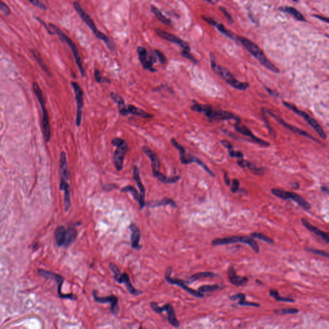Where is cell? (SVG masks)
Returning <instances> with one entry per match:
<instances>
[{
  "mask_svg": "<svg viewBox=\"0 0 329 329\" xmlns=\"http://www.w3.org/2000/svg\"><path fill=\"white\" fill-rule=\"evenodd\" d=\"M73 7L75 9L76 12H77L79 17L82 19V21L88 25V27L92 30V32L95 34V37L98 39L102 40L104 43L106 45L107 47L111 52H113L115 51V45L113 41V40L110 39L108 35L104 34L103 32H100L97 28L94 22L93 19L91 18L90 15L87 14L84 10L80 6V3L77 1H75L73 3Z\"/></svg>",
  "mask_w": 329,
  "mask_h": 329,
  "instance_id": "obj_1",
  "label": "cell"
},
{
  "mask_svg": "<svg viewBox=\"0 0 329 329\" xmlns=\"http://www.w3.org/2000/svg\"><path fill=\"white\" fill-rule=\"evenodd\" d=\"M154 53H155L156 56V58H158V60H160V62L161 64H165L167 63V58L162 52H161L160 51L158 50H154Z\"/></svg>",
  "mask_w": 329,
  "mask_h": 329,
  "instance_id": "obj_47",
  "label": "cell"
},
{
  "mask_svg": "<svg viewBox=\"0 0 329 329\" xmlns=\"http://www.w3.org/2000/svg\"><path fill=\"white\" fill-rule=\"evenodd\" d=\"M202 18L205 20L206 22H207L208 24L212 25V26L217 28V29L219 32H221L223 34L225 35L227 37H229V39H233L235 41L237 40V35L233 34V33L231 32L230 31H229L228 30H227L226 28L224 27V26L223 24L219 23L218 22H217L216 21H214L213 19L210 18V17H206L203 16Z\"/></svg>",
  "mask_w": 329,
  "mask_h": 329,
  "instance_id": "obj_24",
  "label": "cell"
},
{
  "mask_svg": "<svg viewBox=\"0 0 329 329\" xmlns=\"http://www.w3.org/2000/svg\"><path fill=\"white\" fill-rule=\"evenodd\" d=\"M219 287V285H215V284H214V285H202V286H201L199 288L198 292L203 294V293L214 291V290L218 289Z\"/></svg>",
  "mask_w": 329,
  "mask_h": 329,
  "instance_id": "obj_41",
  "label": "cell"
},
{
  "mask_svg": "<svg viewBox=\"0 0 329 329\" xmlns=\"http://www.w3.org/2000/svg\"><path fill=\"white\" fill-rule=\"evenodd\" d=\"M33 90H34L35 95H36L37 100L39 101L41 106L43 113L42 126H43V135H44L45 141L47 142H48L50 141L51 138V129L50 126L49 117H48V111L45 107L44 96H43V92L40 89L39 85H38L37 83L35 82L33 83Z\"/></svg>",
  "mask_w": 329,
  "mask_h": 329,
  "instance_id": "obj_5",
  "label": "cell"
},
{
  "mask_svg": "<svg viewBox=\"0 0 329 329\" xmlns=\"http://www.w3.org/2000/svg\"><path fill=\"white\" fill-rule=\"evenodd\" d=\"M240 186V182L238 179H232V183L231 187V191L233 193H236L239 190Z\"/></svg>",
  "mask_w": 329,
  "mask_h": 329,
  "instance_id": "obj_51",
  "label": "cell"
},
{
  "mask_svg": "<svg viewBox=\"0 0 329 329\" xmlns=\"http://www.w3.org/2000/svg\"><path fill=\"white\" fill-rule=\"evenodd\" d=\"M113 273L114 276V279H115L117 282H119L120 284H123V283L125 284L127 290H128V291L131 293V294L134 295H140L142 294V291L135 289L133 287V285L131 284L129 275L126 273H121V272L120 271L119 269H114Z\"/></svg>",
  "mask_w": 329,
  "mask_h": 329,
  "instance_id": "obj_19",
  "label": "cell"
},
{
  "mask_svg": "<svg viewBox=\"0 0 329 329\" xmlns=\"http://www.w3.org/2000/svg\"><path fill=\"white\" fill-rule=\"evenodd\" d=\"M111 144L116 147L114 152L113 162L114 166L118 171H121L123 168L125 155L128 149V145L124 140L120 138H115L112 140Z\"/></svg>",
  "mask_w": 329,
  "mask_h": 329,
  "instance_id": "obj_8",
  "label": "cell"
},
{
  "mask_svg": "<svg viewBox=\"0 0 329 329\" xmlns=\"http://www.w3.org/2000/svg\"><path fill=\"white\" fill-rule=\"evenodd\" d=\"M228 274L229 281L232 284L236 286H242L247 284L248 279L246 277L240 276L237 275L233 267H229L228 269Z\"/></svg>",
  "mask_w": 329,
  "mask_h": 329,
  "instance_id": "obj_25",
  "label": "cell"
},
{
  "mask_svg": "<svg viewBox=\"0 0 329 329\" xmlns=\"http://www.w3.org/2000/svg\"><path fill=\"white\" fill-rule=\"evenodd\" d=\"M283 104H284V105L285 107H287V108H289L292 111H294L295 113H296L299 116L303 117V119H304L312 127L313 129L314 130L316 133L320 136V138H321L323 140L326 139V134L325 133V132L324 131L322 127H321L320 125L318 123V122L316 121L315 119H314L312 117H311L309 114H308L307 113H305V112L302 110H300L299 109L297 108L296 107L292 105L291 104L287 102H283Z\"/></svg>",
  "mask_w": 329,
  "mask_h": 329,
  "instance_id": "obj_9",
  "label": "cell"
},
{
  "mask_svg": "<svg viewBox=\"0 0 329 329\" xmlns=\"http://www.w3.org/2000/svg\"><path fill=\"white\" fill-rule=\"evenodd\" d=\"M261 111H262V118H263V120L264 122L265 125H266L267 130H268L270 136H271L272 138H276V132L274 131V130L272 128L271 126H270L269 122L268 121V120H267V118L266 116V111H265V109L264 108H262Z\"/></svg>",
  "mask_w": 329,
  "mask_h": 329,
  "instance_id": "obj_39",
  "label": "cell"
},
{
  "mask_svg": "<svg viewBox=\"0 0 329 329\" xmlns=\"http://www.w3.org/2000/svg\"><path fill=\"white\" fill-rule=\"evenodd\" d=\"M271 193L273 195H274L277 197L282 199H291L292 201H294L295 203H296L301 207L305 209V210H310L311 208V205H310V203H308L307 201L296 193L287 192V191L277 189V188L272 189Z\"/></svg>",
  "mask_w": 329,
  "mask_h": 329,
  "instance_id": "obj_10",
  "label": "cell"
},
{
  "mask_svg": "<svg viewBox=\"0 0 329 329\" xmlns=\"http://www.w3.org/2000/svg\"><path fill=\"white\" fill-rule=\"evenodd\" d=\"M117 187H117V185H116L115 184H108L104 186L103 189L106 191H111L114 189H116V188H117Z\"/></svg>",
  "mask_w": 329,
  "mask_h": 329,
  "instance_id": "obj_57",
  "label": "cell"
},
{
  "mask_svg": "<svg viewBox=\"0 0 329 329\" xmlns=\"http://www.w3.org/2000/svg\"><path fill=\"white\" fill-rule=\"evenodd\" d=\"M29 2L30 3H32V5H34V6L38 7V8H39L42 10H47V7H46L44 4H43L41 1H38V0H30Z\"/></svg>",
  "mask_w": 329,
  "mask_h": 329,
  "instance_id": "obj_52",
  "label": "cell"
},
{
  "mask_svg": "<svg viewBox=\"0 0 329 329\" xmlns=\"http://www.w3.org/2000/svg\"><path fill=\"white\" fill-rule=\"evenodd\" d=\"M39 273L43 276V277L46 278H50L54 280L55 281L57 282V288H58V296L62 298H68V299L70 300H76V297L73 294H64L61 292V288H62V285L64 282V278L61 276L60 275L54 273H52L48 271H45L43 269H39Z\"/></svg>",
  "mask_w": 329,
  "mask_h": 329,
  "instance_id": "obj_15",
  "label": "cell"
},
{
  "mask_svg": "<svg viewBox=\"0 0 329 329\" xmlns=\"http://www.w3.org/2000/svg\"><path fill=\"white\" fill-rule=\"evenodd\" d=\"M166 205H170L171 206H172V207H174V208L177 207V205H176V203H175V201L174 200H172V199H169V198H164L162 200L152 201V202H150L149 204V206H150V207H152V208L158 207V206H166Z\"/></svg>",
  "mask_w": 329,
  "mask_h": 329,
  "instance_id": "obj_34",
  "label": "cell"
},
{
  "mask_svg": "<svg viewBox=\"0 0 329 329\" xmlns=\"http://www.w3.org/2000/svg\"><path fill=\"white\" fill-rule=\"evenodd\" d=\"M279 10L281 12L290 14L297 20H299V21H306V19L304 16H303L299 11H297L295 8H294V7L289 6L280 7H279Z\"/></svg>",
  "mask_w": 329,
  "mask_h": 329,
  "instance_id": "obj_31",
  "label": "cell"
},
{
  "mask_svg": "<svg viewBox=\"0 0 329 329\" xmlns=\"http://www.w3.org/2000/svg\"><path fill=\"white\" fill-rule=\"evenodd\" d=\"M221 144L223 145L224 147H226L228 150H230L231 149H233L232 145L229 142L226 141V140H221Z\"/></svg>",
  "mask_w": 329,
  "mask_h": 329,
  "instance_id": "obj_58",
  "label": "cell"
},
{
  "mask_svg": "<svg viewBox=\"0 0 329 329\" xmlns=\"http://www.w3.org/2000/svg\"><path fill=\"white\" fill-rule=\"evenodd\" d=\"M321 190L323 191V192H325L326 193H328V188L326 187H321Z\"/></svg>",
  "mask_w": 329,
  "mask_h": 329,
  "instance_id": "obj_62",
  "label": "cell"
},
{
  "mask_svg": "<svg viewBox=\"0 0 329 329\" xmlns=\"http://www.w3.org/2000/svg\"><path fill=\"white\" fill-rule=\"evenodd\" d=\"M71 86L75 91V100L77 106V113L76 116V125L77 127L80 126L82 122V108L84 106V93L80 86L76 82H71Z\"/></svg>",
  "mask_w": 329,
  "mask_h": 329,
  "instance_id": "obj_14",
  "label": "cell"
},
{
  "mask_svg": "<svg viewBox=\"0 0 329 329\" xmlns=\"http://www.w3.org/2000/svg\"><path fill=\"white\" fill-rule=\"evenodd\" d=\"M133 178L140 190V198L138 203L140 209H142L145 205V189L144 185L142 184L141 179H140V170L136 166H134L133 167Z\"/></svg>",
  "mask_w": 329,
  "mask_h": 329,
  "instance_id": "obj_21",
  "label": "cell"
},
{
  "mask_svg": "<svg viewBox=\"0 0 329 329\" xmlns=\"http://www.w3.org/2000/svg\"><path fill=\"white\" fill-rule=\"evenodd\" d=\"M94 76H95V79L96 82L98 83H111L110 79L106 77H102L101 76L100 71H99L98 69H95V72H94Z\"/></svg>",
  "mask_w": 329,
  "mask_h": 329,
  "instance_id": "obj_44",
  "label": "cell"
},
{
  "mask_svg": "<svg viewBox=\"0 0 329 329\" xmlns=\"http://www.w3.org/2000/svg\"><path fill=\"white\" fill-rule=\"evenodd\" d=\"M224 182H225V183L227 185L229 186V185H230V179H229V177L228 176V174L227 172H224Z\"/></svg>",
  "mask_w": 329,
  "mask_h": 329,
  "instance_id": "obj_59",
  "label": "cell"
},
{
  "mask_svg": "<svg viewBox=\"0 0 329 329\" xmlns=\"http://www.w3.org/2000/svg\"><path fill=\"white\" fill-rule=\"evenodd\" d=\"M237 163L240 167L242 168H248L252 173L256 175H261L264 174V169L262 168L257 167L255 165L248 162V161L242 159L237 161Z\"/></svg>",
  "mask_w": 329,
  "mask_h": 329,
  "instance_id": "obj_29",
  "label": "cell"
},
{
  "mask_svg": "<svg viewBox=\"0 0 329 329\" xmlns=\"http://www.w3.org/2000/svg\"><path fill=\"white\" fill-rule=\"evenodd\" d=\"M0 9L7 15H9L11 14V10H10L9 7L5 3L1 1H0Z\"/></svg>",
  "mask_w": 329,
  "mask_h": 329,
  "instance_id": "obj_55",
  "label": "cell"
},
{
  "mask_svg": "<svg viewBox=\"0 0 329 329\" xmlns=\"http://www.w3.org/2000/svg\"><path fill=\"white\" fill-rule=\"evenodd\" d=\"M118 108L119 113L122 116L132 114V115L138 116L144 118H151L153 117V115H152V114L147 113L146 111H144L143 109L136 108V107H135L133 105L129 104V105L126 106L124 101L118 104Z\"/></svg>",
  "mask_w": 329,
  "mask_h": 329,
  "instance_id": "obj_12",
  "label": "cell"
},
{
  "mask_svg": "<svg viewBox=\"0 0 329 329\" xmlns=\"http://www.w3.org/2000/svg\"><path fill=\"white\" fill-rule=\"evenodd\" d=\"M129 228L131 229L132 233L131 237L132 248L135 249H139L141 248V246H140V237H141L140 229L134 224H131L129 226Z\"/></svg>",
  "mask_w": 329,
  "mask_h": 329,
  "instance_id": "obj_28",
  "label": "cell"
},
{
  "mask_svg": "<svg viewBox=\"0 0 329 329\" xmlns=\"http://www.w3.org/2000/svg\"><path fill=\"white\" fill-rule=\"evenodd\" d=\"M237 41L241 43L245 47V48H246V49L248 50V52L256 58V59L259 61V62L261 63L262 65L265 66V67L268 69L269 70L271 71L272 72L276 73H279L278 69L271 62V61L266 57V55H265L264 52H262V50L259 48L258 45H257L255 44V43L251 41V40H249L248 38L242 36H237Z\"/></svg>",
  "mask_w": 329,
  "mask_h": 329,
  "instance_id": "obj_3",
  "label": "cell"
},
{
  "mask_svg": "<svg viewBox=\"0 0 329 329\" xmlns=\"http://www.w3.org/2000/svg\"><path fill=\"white\" fill-rule=\"evenodd\" d=\"M265 111H266V113H267V114H269L270 116H272L274 120H276L280 124H281L282 126L285 127V128H287V129L290 130V131H291L292 132H294V133H296L298 134L301 135V136H303L304 137L307 138L312 140H313V141H314L316 142H318V143L320 142L318 140H316L315 138H314L312 135H310L309 133H308V132H307L305 131H303V130H302L299 128H298L297 127L294 126H292V125H290L289 124L287 123V122H285L284 120H283V118H282L279 115L275 114L273 111L269 110V109H265Z\"/></svg>",
  "mask_w": 329,
  "mask_h": 329,
  "instance_id": "obj_13",
  "label": "cell"
},
{
  "mask_svg": "<svg viewBox=\"0 0 329 329\" xmlns=\"http://www.w3.org/2000/svg\"><path fill=\"white\" fill-rule=\"evenodd\" d=\"M215 276H216V274H214L213 273L201 272V273H196L195 274L192 275V276L190 277L189 282L192 283L193 282L196 281V280H197L199 279H201V278H208V277L213 278V277H215Z\"/></svg>",
  "mask_w": 329,
  "mask_h": 329,
  "instance_id": "obj_37",
  "label": "cell"
},
{
  "mask_svg": "<svg viewBox=\"0 0 329 329\" xmlns=\"http://www.w3.org/2000/svg\"><path fill=\"white\" fill-rule=\"evenodd\" d=\"M228 152L229 156H230V157L231 158H240L241 160L243 159L244 155L242 154V152L241 151H235L233 149H231L230 150H228Z\"/></svg>",
  "mask_w": 329,
  "mask_h": 329,
  "instance_id": "obj_50",
  "label": "cell"
},
{
  "mask_svg": "<svg viewBox=\"0 0 329 329\" xmlns=\"http://www.w3.org/2000/svg\"><path fill=\"white\" fill-rule=\"evenodd\" d=\"M60 175L61 181L67 182L70 179V172L68 171L66 155L64 152L60 153Z\"/></svg>",
  "mask_w": 329,
  "mask_h": 329,
  "instance_id": "obj_26",
  "label": "cell"
},
{
  "mask_svg": "<svg viewBox=\"0 0 329 329\" xmlns=\"http://www.w3.org/2000/svg\"><path fill=\"white\" fill-rule=\"evenodd\" d=\"M150 11L155 15V16L157 17V19L159 20L160 22H162L163 24L167 25V26H169V25H170L172 24L171 20L169 18H168V17H165L158 7L154 6V5H150Z\"/></svg>",
  "mask_w": 329,
  "mask_h": 329,
  "instance_id": "obj_33",
  "label": "cell"
},
{
  "mask_svg": "<svg viewBox=\"0 0 329 329\" xmlns=\"http://www.w3.org/2000/svg\"><path fill=\"white\" fill-rule=\"evenodd\" d=\"M210 62H211V66L212 70L215 71V72L218 74V75L221 76V77L224 79L226 81L227 84H228L229 86L231 87L237 89L238 90L241 91H244L247 90L249 87V84L247 82H242L237 80L234 76L231 75V73L229 72V71L224 68L223 66L220 65H218L216 63L215 57V55H213V53H210Z\"/></svg>",
  "mask_w": 329,
  "mask_h": 329,
  "instance_id": "obj_4",
  "label": "cell"
},
{
  "mask_svg": "<svg viewBox=\"0 0 329 329\" xmlns=\"http://www.w3.org/2000/svg\"><path fill=\"white\" fill-rule=\"evenodd\" d=\"M265 89H266V91L270 94V95H271L274 96H278V93L277 92H275V91H273L272 90H271V89H269L268 88H265Z\"/></svg>",
  "mask_w": 329,
  "mask_h": 329,
  "instance_id": "obj_60",
  "label": "cell"
},
{
  "mask_svg": "<svg viewBox=\"0 0 329 329\" xmlns=\"http://www.w3.org/2000/svg\"><path fill=\"white\" fill-rule=\"evenodd\" d=\"M181 55L184 57L187 58V59L190 60L191 62H192L193 64H198V62H199L197 58H195L189 52H188V51L183 50L182 52H181Z\"/></svg>",
  "mask_w": 329,
  "mask_h": 329,
  "instance_id": "obj_48",
  "label": "cell"
},
{
  "mask_svg": "<svg viewBox=\"0 0 329 329\" xmlns=\"http://www.w3.org/2000/svg\"><path fill=\"white\" fill-rule=\"evenodd\" d=\"M94 299L96 302L100 303H111V312L114 314H117L119 312V306H118V298L115 296L111 295L106 297H98L97 296L95 292H93Z\"/></svg>",
  "mask_w": 329,
  "mask_h": 329,
  "instance_id": "obj_22",
  "label": "cell"
},
{
  "mask_svg": "<svg viewBox=\"0 0 329 329\" xmlns=\"http://www.w3.org/2000/svg\"><path fill=\"white\" fill-rule=\"evenodd\" d=\"M121 192H131L132 195V197L134 198V199L138 201H139V198H140L139 193H138V191L136 188H135L134 187H132V186L128 185V186H127V187H124L121 190Z\"/></svg>",
  "mask_w": 329,
  "mask_h": 329,
  "instance_id": "obj_42",
  "label": "cell"
},
{
  "mask_svg": "<svg viewBox=\"0 0 329 329\" xmlns=\"http://www.w3.org/2000/svg\"><path fill=\"white\" fill-rule=\"evenodd\" d=\"M155 32L160 37H162V39L168 41H169L170 43H175V44L179 45L180 47L183 48V50L188 51V52H190V46L188 45V43L187 42H185V41L181 39L179 37L176 36V35L165 32V30H163L160 29H156Z\"/></svg>",
  "mask_w": 329,
  "mask_h": 329,
  "instance_id": "obj_17",
  "label": "cell"
},
{
  "mask_svg": "<svg viewBox=\"0 0 329 329\" xmlns=\"http://www.w3.org/2000/svg\"><path fill=\"white\" fill-rule=\"evenodd\" d=\"M234 127L235 129L237 132H239V133L244 135V136L249 137L253 142L256 143V144L260 145H262V146L264 147L270 146V144L269 142L257 137L255 135H254L253 134V132L251 131L250 129L248 128L246 126H244V125L240 124V122H237V123L234 125Z\"/></svg>",
  "mask_w": 329,
  "mask_h": 329,
  "instance_id": "obj_20",
  "label": "cell"
},
{
  "mask_svg": "<svg viewBox=\"0 0 329 329\" xmlns=\"http://www.w3.org/2000/svg\"><path fill=\"white\" fill-rule=\"evenodd\" d=\"M274 312L278 315H284V314H296L298 312V310L296 308H282V309L274 310Z\"/></svg>",
  "mask_w": 329,
  "mask_h": 329,
  "instance_id": "obj_46",
  "label": "cell"
},
{
  "mask_svg": "<svg viewBox=\"0 0 329 329\" xmlns=\"http://www.w3.org/2000/svg\"><path fill=\"white\" fill-rule=\"evenodd\" d=\"M302 223L303 224V225L304 226L305 228L308 229V230H309L310 231L312 232V233L316 235L317 236L320 237L322 239L326 244L329 243V237H328V235L327 233L321 231V230H320V229L316 228V227L312 226V224H311L307 220H306L305 219H303V218L302 219Z\"/></svg>",
  "mask_w": 329,
  "mask_h": 329,
  "instance_id": "obj_27",
  "label": "cell"
},
{
  "mask_svg": "<svg viewBox=\"0 0 329 329\" xmlns=\"http://www.w3.org/2000/svg\"><path fill=\"white\" fill-rule=\"evenodd\" d=\"M244 243L248 244L252 248V249L256 253H259L260 248L257 242L255 241L253 238L248 236H231L224 238H220L214 239L211 242L213 246H221V245H228L235 243Z\"/></svg>",
  "mask_w": 329,
  "mask_h": 329,
  "instance_id": "obj_6",
  "label": "cell"
},
{
  "mask_svg": "<svg viewBox=\"0 0 329 329\" xmlns=\"http://www.w3.org/2000/svg\"><path fill=\"white\" fill-rule=\"evenodd\" d=\"M109 96H110V98L114 102H116L117 104H118L120 102H121L124 101L123 98H122V96L119 95V94L116 93L111 92L110 94H109Z\"/></svg>",
  "mask_w": 329,
  "mask_h": 329,
  "instance_id": "obj_49",
  "label": "cell"
},
{
  "mask_svg": "<svg viewBox=\"0 0 329 329\" xmlns=\"http://www.w3.org/2000/svg\"><path fill=\"white\" fill-rule=\"evenodd\" d=\"M172 271V267H169V268L167 269L166 273H165V280H166V281L169 283V284H172V285H178V286L181 287L182 289L186 290V291L188 292V293H190V294L194 296H195V297L202 298L203 296V295L199 292L198 291H196V290L190 289V287H188L187 285L185 284V282L183 281V280H179V279L172 278L170 277V274H171Z\"/></svg>",
  "mask_w": 329,
  "mask_h": 329,
  "instance_id": "obj_18",
  "label": "cell"
},
{
  "mask_svg": "<svg viewBox=\"0 0 329 329\" xmlns=\"http://www.w3.org/2000/svg\"><path fill=\"white\" fill-rule=\"evenodd\" d=\"M193 105L191 107V110L193 111L202 113L211 120H234L237 122H241V118L236 114L231 112L214 109L210 105L200 104L193 101Z\"/></svg>",
  "mask_w": 329,
  "mask_h": 329,
  "instance_id": "obj_2",
  "label": "cell"
},
{
  "mask_svg": "<svg viewBox=\"0 0 329 329\" xmlns=\"http://www.w3.org/2000/svg\"><path fill=\"white\" fill-rule=\"evenodd\" d=\"M305 250L308 251V252H310V253H311L317 255H319V256L326 257V258H328V256H329L328 253H326V252H325V251H324L323 250H320V249H318L309 248V247H307V248H305Z\"/></svg>",
  "mask_w": 329,
  "mask_h": 329,
  "instance_id": "obj_45",
  "label": "cell"
},
{
  "mask_svg": "<svg viewBox=\"0 0 329 329\" xmlns=\"http://www.w3.org/2000/svg\"><path fill=\"white\" fill-rule=\"evenodd\" d=\"M270 295H271V296L273 297L275 300L276 301H278V302H294V300L291 299V298H284V297H281L279 295L278 292L276 290H270Z\"/></svg>",
  "mask_w": 329,
  "mask_h": 329,
  "instance_id": "obj_43",
  "label": "cell"
},
{
  "mask_svg": "<svg viewBox=\"0 0 329 329\" xmlns=\"http://www.w3.org/2000/svg\"><path fill=\"white\" fill-rule=\"evenodd\" d=\"M140 329H142V326H140Z\"/></svg>",
  "mask_w": 329,
  "mask_h": 329,
  "instance_id": "obj_63",
  "label": "cell"
},
{
  "mask_svg": "<svg viewBox=\"0 0 329 329\" xmlns=\"http://www.w3.org/2000/svg\"><path fill=\"white\" fill-rule=\"evenodd\" d=\"M219 9L221 10V11L223 12V13L224 14V16L226 17L227 19H228V21H229V23H233V19L232 18V17L230 14H229V12H228V11L225 9L223 7H219Z\"/></svg>",
  "mask_w": 329,
  "mask_h": 329,
  "instance_id": "obj_53",
  "label": "cell"
},
{
  "mask_svg": "<svg viewBox=\"0 0 329 329\" xmlns=\"http://www.w3.org/2000/svg\"><path fill=\"white\" fill-rule=\"evenodd\" d=\"M137 53L139 56V59L143 68L145 70H149L151 72H155L156 70L153 67L154 64L156 62L157 58L155 53L153 52L148 53L147 50L145 47H138L137 48Z\"/></svg>",
  "mask_w": 329,
  "mask_h": 329,
  "instance_id": "obj_11",
  "label": "cell"
},
{
  "mask_svg": "<svg viewBox=\"0 0 329 329\" xmlns=\"http://www.w3.org/2000/svg\"><path fill=\"white\" fill-rule=\"evenodd\" d=\"M66 235V229L62 226H58L55 232L56 243L58 246H64Z\"/></svg>",
  "mask_w": 329,
  "mask_h": 329,
  "instance_id": "obj_32",
  "label": "cell"
},
{
  "mask_svg": "<svg viewBox=\"0 0 329 329\" xmlns=\"http://www.w3.org/2000/svg\"><path fill=\"white\" fill-rule=\"evenodd\" d=\"M60 189L64 192V206L65 211H67L71 206L70 199V187L67 182L60 181Z\"/></svg>",
  "mask_w": 329,
  "mask_h": 329,
  "instance_id": "obj_30",
  "label": "cell"
},
{
  "mask_svg": "<svg viewBox=\"0 0 329 329\" xmlns=\"http://www.w3.org/2000/svg\"><path fill=\"white\" fill-rule=\"evenodd\" d=\"M239 304L241 305H242V306H251V307H260V305L259 304V303L246 302V301H245V300L240 301V302H239Z\"/></svg>",
  "mask_w": 329,
  "mask_h": 329,
  "instance_id": "obj_54",
  "label": "cell"
},
{
  "mask_svg": "<svg viewBox=\"0 0 329 329\" xmlns=\"http://www.w3.org/2000/svg\"><path fill=\"white\" fill-rule=\"evenodd\" d=\"M142 150L143 152L149 158V159L150 160L153 175H155L156 174H158V173L160 172V162L159 159H158V156L156 154L155 152L153 151L152 150L150 149V148L148 147L147 146L143 147Z\"/></svg>",
  "mask_w": 329,
  "mask_h": 329,
  "instance_id": "obj_23",
  "label": "cell"
},
{
  "mask_svg": "<svg viewBox=\"0 0 329 329\" xmlns=\"http://www.w3.org/2000/svg\"><path fill=\"white\" fill-rule=\"evenodd\" d=\"M251 237L252 238H257L261 241L266 242L267 243L269 244H273L274 241L273 239L270 238V237L265 235L264 234L262 233H259V232H255V233H252L251 234Z\"/></svg>",
  "mask_w": 329,
  "mask_h": 329,
  "instance_id": "obj_40",
  "label": "cell"
},
{
  "mask_svg": "<svg viewBox=\"0 0 329 329\" xmlns=\"http://www.w3.org/2000/svg\"><path fill=\"white\" fill-rule=\"evenodd\" d=\"M150 307H152V308L153 310H154L155 312H156L157 313H162L163 311H166L168 313V321H169V322L171 324V325L174 326V327H179V322L178 321V320H177V318H176V316H175V314L174 312V308H173L172 306L170 305V304H166L164 306H163V307H160L159 305H158L157 303H156L154 302H151L150 303Z\"/></svg>",
  "mask_w": 329,
  "mask_h": 329,
  "instance_id": "obj_16",
  "label": "cell"
},
{
  "mask_svg": "<svg viewBox=\"0 0 329 329\" xmlns=\"http://www.w3.org/2000/svg\"><path fill=\"white\" fill-rule=\"evenodd\" d=\"M32 53H33V55H34V56L35 57V59L37 60L38 63L39 64V65L41 66V67L43 70L45 71V72L46 73H47L48 75L50 76L51 74H50L49 69H48V68L47 67V66L45 64V63L44 62V61H43V58H41V55H40V54L39 53V52H38L37 51L35 50H32Z\"/></svg>",
  "mask_w": 329,
  "mask_h": 329,
  "instance_id": "obj_38",
  "label": "cell"
},
{
  "mask_svg": "<svg viewBox=\"0 0 329 329\" xmlns=\"http://www.w3.org/2000/svg\"><path fill=\"white\" fill-rule=\"evenodd\" d=\"M245 295L244 294H242V293H239V294H235L233 296H231L230 297V300H236L237 299H239L241 300H245Z\"/></svg>",
  "mask_w": 329,
  "mask_h": 329,
  "instance_id": "obj_56",
  "label": "cell"
},
{
  "mask_svg": "<svg viewBox=\"0 0 329 329\" xmlns=\"http://www.w3.org/2000/svg\"><path fill=\"white\" fill-rule=\"evenodd\" d=\"M313 16L316 17V18L322 20L323 21L326 22V23H328V19L327 17H323V16H318V15H313Z\"/></svg>",
  "mask_w": 329,
  "mask_h": 329,
  "instance_id": "obj_61",
  "label": "cell"
},
{
  "mask_svg": "<svg viewBox=\"0 0 329 329\" xmlns=\"http://www.w3.org/2000/svg\"><path fill=\"white\" fill-rule=\"evenodd\" d=\"M50 27L52 29V30L53 31V34L55 33V34H57L61 39L67 43V45L69 46V47L70 48L71 52H72V53H73L74 58H75L76 64L78 66V70H79V71H80V73L81 74V75L83 77H85V75H86L85 70L83 67V64H82V60H81L80 54H79V52H78V50L77 49V48H76V46L75 45V43H74L73 41L71 40L70 37H68L67 35H66L64 33L62 30H61L59 28H58L57 26H55V25H53V24H50Z\"/></svg>",
  "mask_w": 329,
  "mask_h": 329,
  "instance_id": "obj_7",
  "label": "cell"
},
{
  "mask_svg": "<svg viewBox=\"0 0 329 329\" xmlns=\"http://www.w3.org/2000/svg\"><path fill=\"white\" fill-rule=\"evenodd\" d=\"M78 235L77 230L73 227H70L67 230H66V240L64 246H68L70 245L71 243L75 241V239Z\"/></svg>",
  "mask_w": 329,
  "mask_h": 329,
  "instance_id": "obj_35",
  "label": "cell"
},
{
  "mask_svg": "<svg viewBox=\"0 0 329 329\" xmlns=\"http://www.w3.org/2000/svg\"><path fill=\"white\" fill-rule=\"evenodd\" d=\"M154 176L158 178V179L163 183H165V184H170V183H174L177 182L178 180L179 179V176H175V177H167L163 174L161 172L158 173L156 174Z\"/></svg>",
  "mask_w": 329,
  "mask_h": 329,
  "instance_id": "obj_36",
  "label": "cell"
}]
</instances>
